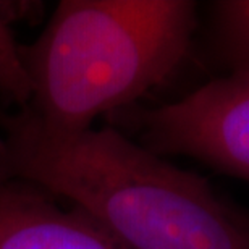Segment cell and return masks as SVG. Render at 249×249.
Here are the masks:
<instances>
[{"instance_id":"cell-1","label":"cell","mask_w":249,"mask_h":249,"mask_svg":"<svg viewBox=\"0 0 249 249\" xmlns=\"http://www.w3.org/2000/svg\"><path fill=\"white\" fill-rule=\"evenodd\" d=\"M0 126V177L65 199L128 248L249 249V213L117 129L57 131L24 108Z\"/></svg>"},{"instance_id":"cell-2","label":"cell","mask_w":249,"mask_h":249,"mask_svg":"<svg viewBox=\"0 0 249 249\" xmlns=\"http://www.w3.org/2000/svg\"><path fill=\"white\" fill-rule=\"evenodd\" d=\"M196 10L191 0H63L23 47L31 86L24 110L57 131L92 128L172 76Z\"/></svg>"},{"instance_id":"cell-3","label":"cell","mask_w":249,"mask_h":249,"mask_svg":"<svg viewBox=\"0 0 249 249\" xmlns=\"http://www.w3.org/2000/svg\"><path fill=\"white\" fill-rule=\"evenodd\" d=\"M146 147L196 159L249 183V73L231 71L147 112Z\"/></svg>"},{"instance_id":"cell-4","label":"cell","mask_w":249,"mask_h":249,"mask_svg":"<svg viewBox=\"0 0 249 249\" xmlns=\"http://www.w3.org/2000/svg\"><path fill=\"white\" fill-rule=\"evenodd\" d=\"M0 249H131L96 220L28 183L0 177Z\"/></svg>"},{"instance_id":"cell-5","label":"cell","mask_w":249,"mask_h":249,"mask_svg":"<svg viewBox=\"0 0 249 249\" xmlns=\"http://www.w3.org/2000/svg\"><path fill=\"white\" fill-rule=\"evenodd\" d=\"M212 42L231 71L249 73V0H217L209 5Z\"/></svg>"},{"instance_id":"cell-6","label":"cell","mask_w":249,"mask_h":249,"mask_svg":"<svg viewBox=\"0 0 249 249\" xmlns=\"http://www.w3.org/2000/svg\"><path fill=\"white\" fill-rule=\"evenodd\" d=\"M0 94L19 107H28L31 86L24 62L23 46H19L10 31L0 7Z\"/></svg>"}]
</instances>
